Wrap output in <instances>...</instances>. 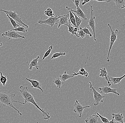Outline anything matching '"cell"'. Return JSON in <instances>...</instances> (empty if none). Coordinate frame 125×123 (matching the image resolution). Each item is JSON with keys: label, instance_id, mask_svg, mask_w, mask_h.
Here are the masks:
<instances>
[{"label": "cell", "instance_id": "1", "mask_svg": "<svg viewBox=\"0 0 125 123\" xmlns=\"http://www.w3.org/2000/svg\"><path fill=\"white\" fill-rule=\"evenodd\" d=\"M19 88V91L24 99V103L26 104V103H30L33 104L37 109L42 112V115L43 119L45 120H49L51 118L50 114L48 112L44 110L41 109L39 105L35 102L32 95L29 91L28 87L26 86L20 85Z\"/></svg>", "mask_w": 125, "mask_h": 123}, {"label": "cell", "instance_id": "2", "mask_svg": "<svg viewBox=\"0 0 125 123\" xmlns=\"http://www.w3.org/2000/svg\"><path fill=\"white\" fill-rule=\"evenodd\" d=\"M7 91L3 92H0V102L1 104L0 108L1 107V105H3L5 109L6 106L13 108V109L17 111V113L20 116H22V114L13 105L14 103H17L21 104L23 105H26L25 104L20 102L16 101L14 99L15 95L14 94H9L7 93Z\"/></svg>", "mask_w": 125, "mask_h": 123}, {"label": "cell", "instance_id": "3", "mask_svg": "<svg viewBox=\"0 0 125 123\" xmlns=\"http://www.w3.org/2000/svg\"><path fill=\"white\" fill-rule=\"evenodd\" d=\"M89 83L90 84V93L92 92L93 94L94 102L93 103L94 106H97L100 102H103V99L105 98L104 96L101 95L95 89L96 87H94L92 85L91 82L90 81Z\"/></svg>", "mask_w": 125, "mask_h": 123}, {"label": "cell", "instance_id": "4", "mask_svg": "<svg viewBox=\"0 0 125 123\" xmlns=\"http://www.w3.org/2000/svg\"><path fill=\"white\" fill-rule=\"evenodd\" d=\"M108 26L109 27L111 31V36H110V37H108V38H110V40L108 54L107 57V60H106L107 62H109L111 60L109 59V58L110 52H111V50L113 44H114L115 42L116 41V40L117 39V34L118 32V29H116L114 31L113 29L111 27V25L109 24H108Z\"/></svg>", "mask_w": 125, "mask_h": 123}, {"label": "cell", "instance_id": "5", "mask_svg": "<svg viewBox=\"0 0 125 123\" xmlns=\"http://www.w3.org/2000/svg\"><path fill=\"white\" fill-rule=\"evenodd\" d=\"M61 16L59 15L58 16H56L54 17H50L49 18L45 20H43L42 18H41L38 21V22L39 24H46L53 27L55 25L58 24L59 18Z\"/></svg>", "mask_w": 125, "mask_h": 123}, {"label": "cell", "instance_id": "6", "mask_svg": "<svg viewBox=\"0 0 125 123\" xmlns=\"http://www.w3.org/2000/svg\"><path fill=\"white\" fill-rule=\"evenodd\" d=\"M89 5L90 7V19L89 20H87L88 21V27H90L92 29L93 31V32L94 36V41H96L97 39L96 38V34H95V17L94 15V10H93V7L91 6L90 3Z\"/></svg>", "mask_w": 125, "mask_h": 123}, {"label": "cell", "instance_id": "7", "mask_svg": "<svg viewBox=\"0 0 125 123\" xmlns=\"http://www.w3.org/2000/svg\"><path fill=\"white\" fill-rule=\"evenodd\" d=\"M1 36L3 37L4 38H7L8 40L11 39H12L18 38H22L25 39V37L19 35L17 31L15 30H10L8 31L1 34Z\"/></svg>", "mask_w": 125, "mask_h": 123}, {"label": "cell", "instance_id": "8", "mask_svg": "<svg viewBox=\"0 0 125 123\" xmlns=\"http://www.w3.org/2000/svg\"><path fill=\"white\" fill-rule=\"evenodd\" d=\"M0 11H3L5 13H7V14L9 16L11 17L15 21H16L19 23L20 24H22L23 25L25 26L26 28H29V26L25 24L24 22H22L21 18L20 17L19 15H18L15 11H13L11 10H2V9L0 10Z\"/></svg>", "mask_w": 125, "mask_h": 123}, {"label": "cell", "instance_id": "9", "mask_svg": "<svg viewBox=\"0 0 125 123\" xmlns=\"http://www.w3.org/2000/svg\"><path fill=\"white\" fill-rule=\"evenodd\" d=\"M90 106H83L80 103L79 100H75V104H74V113L78 114L79 115V117H81L82 114L84 109L86 108H90Z\"/></svg>", "mask_w": 125, "mask_h": 123}, {"label": "cell", "instance_id": "10", "mask_svg": "<svg viewBox=\"0 0 125 123\" xmlns=\"http://www.w3.org/2000/svg\"><path fill=\"white\" fill-rule=\"evenodd\" d=\"M98 90L100 91V93L107 94L109 93H112L115 94L117 95H120V94L117 92V89H112L108 86H105L102 87L98 88Z\"/></svg>", "mask_w": 125, "mask_h": 123}, {"label": "cell", "instance_id": "11", "mask_svg": "<svg viewBox=\"0 0 125 123\" xmlns=\"http://www.w3.org/2000/svg\"><path fill=\"white\" fill-rule=\"evenodd\" d=\"M66 8L68 10H70L72 12L75 13L76 14V15L78 17L83 18V20H87V18L86 17V15L79 6L78 7L76 8V10H73L72 8H69L68 6H66Z\"/></svg>", "mask_w": 125, "mask_h": 123}, {"label": "cell", "instance_id": "12", "mask_svg": "<svg viewBox=\"0 0 125 123\" xmlns=\"http://www.w3.org/2000/svg\"><path fill=\"white\" fill-rule=\"evenodd\" d=\"M26 80L29 82L31 84V87L35 89H40L42 92H43V89L41 88V82L37 80H33V79H29L26 78Z\"/></svg>", "mask_w": 125, "mask_h": 123}, {"label": "cell", "instance_id": "13", "mask_svg": "<svg viewBox=\"0 0 125 123\" xmlns=\"http://www.w3.org/2000/svg\"><path fill=\"white\" fill-rule=\"evenodd\" d=\"M40 57V56H37L36 58L32 60L30 63H29V62H28V61H26V63H27L28 66L29 67V70H31L33 67L36 68V70H40L39 68V66H38V64H39L38 60H39Z\"/></svg>", "mask_w": 125, "mask_h": 123}, {"label": "cell", "instance_id": "14", "mask_svg": "<svg viewBox=\"0 0 125 123\" xmlns=\"http://www.w3.org/2000/svg\"><path fill=\"white\" fill-rule=\"evenodd\" d=\"M69 17V14L64 15L59 18L58 28H60L62 25H66L69 24L68 22V18Z\"/></svg>", "mask_w": 125, "mask_h": 123}, {"label": "cell", "instance_id": "15", "mask_svg": "<svg viewBox=\"0 0 125 123\" xmlns=\"http://www.w3.org/2000/svg\"><path fill=\"white\" fill-rule=\"evenodd\" d=\"M112 116L113 117V121L115 123H125V122L123 121V116L122 114H120V113H118L117 114H112Z\"/></svg>", "mask_w": 125, "mask_h": 123}, {"label": "cell", "instance_id": "16", "mask_svg": "<svg viewBox=\"0 0 125 123\" xmlns=\"http://www.w3.org/2000/svg\"><path fill=\"white\" fill-rule=\"evenodd\" d=\"M100 74L99 75V76L101 77H105V79L107 81L108 85V87H110L111 85V84L110 83V82L108 80V73L106 68L105 67H102L100 69Z\"/></svg>", "mask_w": 125, "mask_h": 123}, {"label": "cell", "instance_id": "17", "mask_svg": "<svg viewBox=\"0 0 125 123\" xmlns=\"http://www.w3.org/2000/svg\"><path fill=\"white\" fill-rule=\"evenodd\" d=\"M98 115H93L90 116L89 117L85 120V121L86 123H98Z\"/></svg>", "mask_w": 125, "mask_h": 123}, {"label": "cell", "instance_id": "18", "mask_svg": "<svg viewBox=\"0 0 125 123\" xmlns=\"http://www.w3.org/2000/svg\"><path fill=\"white\" fill-rule=\"evenodd\" d=\"M125 77V75L120 77H108V80L109 82H111L113 83V85L118 84H120L121 80Z\"/></svg>", "mask_w": 125, "mask_h": 123}, {"label": "cell", "instance_id": "19", "mask_svg": "<svg viewBox=\"0 0 125 123\" xmlns=\"http://www.w3.org/2000/svg\"><path fill=\"white\" fill-rule=\"evenodd\" d=\"M73 74H67L66 71H64L63 74L59 75V77L60 79L62 82H65L68 79H70L71 78L74 77Z\"/></svg>", "mask_w": 125, "mask_h": 123}, {"label": "cell", "instance_id": "20", "mask_svg": "<svg viewBox=\"0 0 125 123\" xmlns=\"http://www.w3.org/2000/svg\"><path fill=\"white\" fill-rule=\"evenodd\" d=\"M115 2L117 7L121 10L125 8V0H111Z\"/></svg>", "mask_w": 125, "mask_h": 123}, {"label": "cell", "instance_id": "21", "mask_svg": "<svg viewBox=\"0 0 125 123\" xmlns=\"http://www.w3.org/2000/svg\"><path fill=\"white\" fill-rule=\"evenodd\" d=\"M69 12V17L70 19L68 20V22L69 24H71L74 26L76 27L75 20V16L72 12L70 10H68Z\"/></svg>", "mask_w": 125, "mask_h": 123}, {"label": "cell", "instance_id": "22", "mask_svg": "<svg viewBox=\"0 0 125 123\" xmlns=\"http://www.w3.org/2000/svg\"><path fill=\"white\" fill-rule=\"evenodd\" d=\"M68 27V31L69 32V33L71 34V35L72 36H76L78 37V34L76 33L74 31V26L73 25L71 24H67L66 25Z\"/></svg>", "mask_w": 125, "mask_h": 123}, {"label": "cell", "instance_id": "23", "mask_svg": "<svg viewBox=\"0 0 125 123\" xmlns=\"http://www.w3.org/2000/svg\"><path fill=\"white\" fill-rule=\"evenodd\" d=\"M0 82L2 84L3 86H5L6 84L8 81L7 77L3 75L1 72H0Z\"/></svg>", "mask_w": 125, "mask_h": 123}, {"label": "cell", "instance_id": "24", "mask_svg": "<svg viewBox=\"0 0 125 123\" xmlns=\"http://www.w3.org/2000/svg\"><path fill=\"white\" fill-rule=\"evenodd\" d=\"M53 84L56 85V86L59 88H60L61 87L62 85L64 84L63 82L62 81L60 78L58 77L56 78L55 79H54L53 80Z\"/></svg>", "mask_w": 125, "mask_h": 123}, {"label": "cell", "instance_id": "25", "mask_svg": "<svg viewBox=\"0 0 125 123\" xmlns=\"http://www.w3.org/2000/svg\"><path fill=\"white\" fill-rule=\"evenodd\" d=\"M73 74L75 76H76L80 75L83 76H84V77H89V74H88V72L86 71V70L83 72L81 71H80L79 70V71H78V73H76L75 72L73 71Z\"/></svg>", "mask_w": 125, "mask_h": 123}, {"label": "cell", "instance_id": "26", "mask_svg": "<svg viewBox=\"0 0 125 123\" xmlns=\"http://www.w3.org/2000/svg\"><path fill=\"white\" fill-rule=\"evenodd\" d=\"M73 15H74V16H75V20L76 24V27L78 28H79L80 24L82 23V20L80 18L78 17L77 16L75 13L74 12H73Z\"/></svg>", "mask_w": 125, "mask_h": 123}, {"label": "cell", "instance_id": "27", "mask_svg": "<svg viewBox=\"0 0 125 123\" xmlns=\"http://www.w3.org/2000/svg\"><path fill=\"white\" fill-rule=\"evenodd\" d=\"M66 55V53L65 52H58V53H55L51 56V59H53L57 58V57H59L60 56H65Z\"/></svg>", "mask_w": 125, "mask_h": 123}, {"label": "cell", "instance_id": "28", "mask_svg": "<svg viewBox=\"0 0 125 123\" xmlns=\"http://www.w3.org/2000/svg\"><path fill=\"white\" fill-rule=\"evenodd\" d=\"M5 14H6L7 16L9 21L11 23L12 25V26H13V28H18L19 26V25L16 23L15 21L11 17L9 16L7 14V13H5Z\"/></svg>", "mask_w": 125, "mask_h": 123}, {"label": "cell", "instance_id": "29", "mask_svg": "<svg viewBox=\"0 0 125 123\" xmlns=\"http://www.w3.org/2000/svg\"><path fill=\"white\" fill-rule=\"evenodd\" d=\"M53 49V46L52 45L50 46L49 47V48H48V50L44 53V55L43 56L42 58V60H43L46 59L47 57H48V56L50 55V54L51 52L52 51V50Z\"/></svg>", "mask_w": 125, "mask_h": 123}, {"label": "cell", "instance_id": "30", "mask_svg": "<svg viewBox=\"0 0 125 123\" xmlns=\"http://www.w3.org/2000/svg\"><path fill=\"white\" fill-rule=\"evenodd\" d=\"M44 13L45 15L48 16V17H54V13L53 12L52 9L50 8L47 9V10L44 11Z\"/></svg>", "mask_w": 125, "mask_h": 123}, {"label": "cell", "instance_id": "31", "mask_svg": "<svg viewBox=\"0 0 125 123\" xmlns=\"http://www.w3.org/2000/svg\"><path fill=\"white\" fill-rule=\"evenodd\" d=\"M25 26L24 25L22 26H19L18 28H15L14 29H12V30H15V31H16L22 32L25 33L26 32L28 31V30L25 29Z\"/></svg>", "mask_w": 125, "mask_h": 123}, {"label": "cell", "instance_id": "32", "mask_svg": "<svg viewBox=\"0 0 125 123\" xmlns=\"http://www.w3.org/2000/svg\"><path fill=\"white\" fill-rule=\"evenodd\" d=\"M78 32V37H77L78 38L81 37L82 38H83L86 36L85 33L82 30L81 28H80V29H79Z\"/></svg>", "mask_w": 125, "mask_h": 123}, {"label": "cell", "instance_id": "33", "mask_svg": "<svg viewBox=\"0 0 125 123\" xmlns=\"http://www.w3.org/2000/svg\"><path fill=\"white\" fill-rule=\"evenodd\" d=\"M81 29L83 32L85 33L86 35H89L90 36V37H93V35L90 32L89 30L88 29V28H81Z\"/></svg>", "mask_w": 125, "mask_h": 123}, {"label": "cell", "instance_id": "34", "mask_svg": "<svg viewBox=\"0 0 125 123\" xmlns=\"http://www.w3.org/2000/svg\"><path fill=\"white\" fill-rule=\"evenodd\" d=\"M97 114L98 115V116L101 119L102 121L103 122V123H109V121L108 120V119H107V118H105V117H104L102 116L101 115H100L99 113H97Z\"/></svg>", "mask_w": 125, "mask_h": 123}, {"label": "cell", "instance_id": "35", "mask_svg": "<svg viewBox=\"0 0 125 123\" xmlns=\"http://www.w3.org/2000/svg\"><path fill=\"white\" fill-rule=\"evenodd\" d=\"M73 1L75 5L76 8L79 7L80 3V0H73Z\"/></svg>", "mask_w": 125, "mask_h": 123}, {"label": "cell", "instance_id": "36", "mask_svg": "<svg viewBox=\"0 0 125 123\" xmlns=\"http://www.w3.org/2000/svg\"><path fill=\"white\" fill-rule=\"evenodd\" d=\"M90 0H81L80 1H83L82 2V5H83L87 3H89Z\"/></svg>", "mask_w": 125, "mask_h": 123}, {"label": "cell", "instance_id": "37", "mask_svg": "<svg viewBox=\"0 0 125 123\" xmlns=\"http://www.w3.org/2000/svg\"><path fill=\"white\" fill-rule=\"evenodd\" d=\"M95 0L97 1H106L107 3H109L111 1V0Z\"/></svg>", "mask_w": 125, "mask_h": 123}, {"label": "cell", "instance_id": "38", "mask_svg": "<svg viewBox=\"0 0 125 123\" xmlns=\"http://www.w3.org/2000/svg\"><path fill=\"white\" fill-rule=\"evenodd\" d=\"M79 30V28H76V26H74V31L76 33L78 32V31Z\"/></svg>", "mask_w": 125, "mask_h": 123}, {"label": "cell", "instance_id": "39", "mask_svg": "<svg viewBox=\"0 0 125 123\" xmlns=\"http://www.w3.org/2000/svg\"><path fill=\"white\" fill-rule=\"evenodd\" d=\"M3 46V43H0V47Z\"/></svg>", "mask_w": 125, "mask_h": 123}, {"label": "cell", "instance_id": "40", "mask_svg": "<svg viewBox=\"0 0 125 123\" xmlns=\"http://www.w3.org/2000/svg\"><path fill=\"white\" fill-rule=\"evenodd\" d=\"M0 84H1V82H0Z\"/></svg>", "mask_w": 125, "mask_h": 123}]
</instances>
